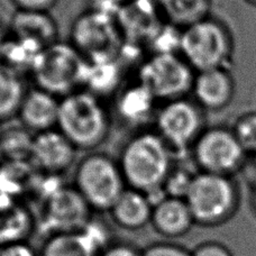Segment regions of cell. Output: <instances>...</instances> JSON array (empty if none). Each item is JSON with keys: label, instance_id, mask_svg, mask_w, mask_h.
<instances>
[{"label": "cell", "instance_id": "cell-17", "mask_svg": "<svg viewBox=\"0 0 256 256\" xmlns=\"http://www.w3.org/2000/svg\"><path fill=\"white\" fill-rule=\"evenodd\" d=\"M33 228L34 218L22 199L0 194V248L26 240Z\"/></svg>", "mask_w": 256, "mask_h": 256}, {"label": "cell", "instance_id": "cell-28", "mask_svg": "<svg viewBox=\"0 0 256 256\" xmlns=\"http://www.w3.org/2000/svg\"><path fill=\"white\" fill-rule=\"evenodd\" d=\"M194 176V174L188 171L173 168L170 176L166 181V184L163 186L164 191H166L168 196L186 199Z\"/></svg>", "mask_w": 256, "mask_h": 256}, {"label": "cell", "instance_id": "cell-19", "mask_svg": "<svg viewBox=\"0 0 256 256\" xmlns=\"http://www.w3.org/2000/svg\"><path fill=\"white\" fill-rule=\"evenodd\" d=\"M150 222L162 235L179 237L190 230L194 219L184 199L166 196L153 208Z\"/></svg>", "mask_w": 256, "mask_h": 256}, {"label": "cell", "instance_id": "cell-34", "mask_svg": "<svg viewBox=\"0 0 256 256\" xmlns=\"http://www.w3.org/2000/svg\"><path fill=\"white\" fill-rule=\"evenodd\" d=\"M8 38V32L4 30L2 26H0V58H2V48L4 42Z\"/></svg>", "mask_w": 256, "mask_h": 256}, {"label": "cell", "instance_id": "cell-7", "mask_svg": "<svg viewBox=\"0 0 256 256\" xmlns=\"http://www.w3.org/2000/svg\"><path fill=\"white\" fill-rule=\"evenodd\" d=\"M196 72L179 53H150L137 66L136 80L145 86L160 104L186 98Z\"/></svg>", "mask_w": 256, "mask_h": 256}, {"label": "cell", "instance_id": "cell-31", "mask_svg": "<svg viewBox=\"0 0 256 256\" xmlns=\"http://www.w3.org/2000/svg\"><path fill=\"white\" fill-rule=\"evenodd\" d=\"M0 256H40L26 240L16 242L0 248Z\"/></svg>", "mask_w": 256, "mask_h": 256}, {"label": "cell", "instance_id": "cell-4", "mask_svg": "<svg viewBox=\"0 0 256 256\" xmlns=\"http://www.w3.org/2000/svg\"><path fill=\"white\" fill-rule=\"evenodd\" d=\"M86 60L70 42H58L40 52L30 72L34 86L63 98L84 88Z\"/></svg>", "mask_w": 256, "mask_h": 256}, {"label": "cell", "instance_id": "cell-22", "mask_svg": "<svg viewBox=\"0 0 256 256\" xmlns=\"http://www.w3.org/2000/svg\"><path fill=\"white\" fill-rule=\"evenodd\" d=\"M163 20L180 28L208 17L212 0H153Z\"/></svg>", "mask_w": 256, "mask_h": 256}, {"label": "cell", "instance_id": "cell-6", "mask_svg": "<svg viewBox=\"0 0 256 256\" xmlns=\"http://www.w3.org/2000/svg\"><path fill=\"white\" fill-rule=\"evenodd\" d=\"M73 186L91 209L99 212H109L127 188L120 163L102 152H91L80 160Z\"/></svg>", "mask_w": 256, "mask_h": 256}, {"label": "cell", "instance_id": "cell-35", "mask_svg": "<svg viewBox=\"0 0 256 256\" xmlns=\"http://www.w3.org/2000/svg\"><path fill=\"white\" fill-rule=\"evenodd\" d=\"M112 2L114 4H118V6H120V7H122V6H124V4H126L136 2V0H112Z\"/></svg>", "mask_w": 256, "mask_h": 256}, {"label": "cell", "instance_id": "cell-21", "mask_svg": "<svg viewBox=\"0 0 256 256\" xmlns=\"http://www.w3.org/2000/svg\"><path fill=\"white\" fill-rule=\"evenodd\" d=\"M27 90L24 74L0 63V122L17 117Z\"/></svg>", "mask_w": 256, "mask_h": 256}, {"label": "cell", "instance_id": "cell-27", "mask_svg": "<svg viewBox=\"0 0 256 256\" xmlns=\"http://www.w3.org/2000/svg\"><path fill=\"white\" fill-rule=\"evenodd\" d=\"M82 237L99 255H102L110 246V234L102 222L90 220L79 230Z\"/></svg>", "mask_w": 256, "mask_h": 256}, {"label": "cell", "instance_id": "cell-26", "mask_svg": "<svg viewBox=\"0 0 256 256\" xmlns=\"http://www.w3.org/2000/svg\"><path fill=\"white\" fill-rule=\"evenodd\" d=\"M232 130L246 153L256 154V112L240 116Z\"/></svg>", "mask_w": 256, "mask_h": 256}, {"label": "cell", "instance_id": "cell-23", "mask_svg": "<svg viewBox=\"0 0 256 256\" xmlns=\"http://www.w3.org/2000/svg\"><path fill=\"white\" fill-rule=\"evenodd\" d=\"M34 135L20 122L17 126L2 127V132H0L2 158L4 161L10 162H30Z\"/></svg>", "mask_w": 256, "mask_h": 256}, {"label": "cell", "instance_id": "cell-10", "mask_svg": "<svg viewBox=\"0 0 256 256\" xmlns=\"http://www.w3.org/2000/svg\"><path fill=\"white\" fill-rule=\"evenodd\" d=\"M191 152L201 171L226 176L238 171L248 155L232 130L224 127L204 130Z\"/></svg>", "mask_w": 256, "mask_h": 256}, {"label": "cell", "instance_id": "cell-30", "mask_svg": "<svg viewBox=\"0 0 256 256\" xmlns=\"http://www.w3.org/2000/svg\"><path fill=\"white\" fill-rule=\"evenodd\" d=\"M16 10L51 12L56 6L58 0H10Z\"/></svg>", "mask_w": 256, "mask_h": 256}, {"label": "cell", "instance_id": "cell-29", "mask_svg": "<svg viewBox=\"0 0 256 256\" xmlns=\"http://www.w3.org/2000/svg\"><path fill=\"white\" fill-rule=\"evenodd\" d=\"M142 256H192L190 252L184 248L168 243H160L148 246Z\"/></svg>", "mask_w": 256, "mask_h": 256}, {"label": "cell", "instance_id": "cell-11", "mask_svg": "<svg viewBox=\"0 0 256 256\" xmlns=\"http://www.w3.org/2000/svg\"><path fill=\"white\" fill-rule=\"evenodd\" d=\"M40 230L48 236L81 230L91 219V207L74 186H62L42 201Z\"/></svg>", "mask_w": 256, "mask_h": 256}, {"label": "cell", "instance_id": "cell-13", "mask_svg": "<svg viewBox=\"0 0 256 256\" xmlns=\"http://www.w3.org/2000/svg\"><path fill=\"white\" fill-rule=\"evenodd\" d=\"M114 99V114L122 125L140 130L154 122L160 102L140 81L122 86Z\"/></svg>", "mask_w": 256, "mask_h": 256}, {"label": "cell", "instance_id": "cell-24", "mask_svg": "<svg viewBox=\"0 0 256 256\" xmlns=\"http://www.w3.org/2000/svg\"><path fill=\"white\" fill-rule=\"evenodd\" d=\"M42 50L43 48H40L38 45L15 38L8 33V38L2 48V58H0V63L14 68L22 74L24 73L30 74L36 58L38 56Z\"/></svg>", "mask_w": 256, "mask_h": 256}, {"label": "cell", "instance_id": "cell-8", "mask_svg": "<svg viewBox=\"0 0 256 256\" xmlns=\"http://www.w3.org/2000/svg\"><path fill=\"white\" fill-rule=\"evenodd\" d=\"M184 200L194 222L214 225L235 210L237 191L230 176L201 171L194 174Z\"/></svg>", "mask_w": 256, "mask_h": 256}, {"label": "cell", "instance_id": "cell-32", "mask_svg": "<svg viewBox=\"0 0 256 256\" xmlns=\"http://www.w3.org/2000/svg\"><path fill=\"white\" fill-rule=\"evenodd\" d=\"M192 256H232L230 250L219 243H206L196 248Z\"/></svg>", "mask_w": 256, "mask_h": 256}, {"label": "cell", "instance_id": "cell-1", "mask_svg": "<svg viewBox=\"0 0 256 256\" xmlns=\"http://www.w3.org/2000/svg\"><path fill=\"white\" fill-rule=\"evenodd\" d=\"M176 154L154 130H136L122 146L117 161L127 188L148 194L164 189Z\"/></svg>", "mask_w": 256, "mask_h": 256}, {"label": "cell", "instance_id": "cell-20", "mask_svg": "<svg viewBox=\"0 0 256 256\" xmlns=\"http://www.w3.org/2000/svg\"><path fill=\"white\" fill-rule=\"evenodd\" d=\"M122 68L120 58L97 62L86 61L84 88L104 100L115 96L122 86Z\"/></svg>", "mask_w": 256, "mask_h": 256}, {"label": "cell", "instance_id": "cell-12", "mask_svg": "<svg viewBox=\"0 0 256 256\" xmlns=\"http://www.w3.org/2000/svg\"><path fill=\"white\" fill-rule=\"evenodd\" d=\"M76 152V146L54 128L34 135L30 162L40 173L61 176L73 166Z\"/></svg>", "mask_w": 256, "mask_h": 256}, {"label": "cell", "instance_id": "cell-14", "mask_svg": "<svg viewBox=\"0 0 256 256\" xmlns=\"http://www.w3.org/2000/svg\"><path fill=\"white\" fill-rule=\"evenodd\" d=\"M191 94L202 109L220 112L230 106L235 94V82L228 68L198 72Z\"/></svg>", "mask_w": 256, "mask_h": 256}, {"label": "cell", "instance_id": "cell-15", "mask_svg": "<svg viewBox=\"0 0 256 256\" xmlns=\"http://www.w3.org/2000/svg\"><path fill=\"white\" fill-rule=\"evenodd\" d=\"M61 98L33 86L27 90L17 118L33 134L54 130L58 126Z\"/></svg>", "mask_w": 256, "mask_h": 256}, {"label": "cell", "instance_id": "cell-5", "mask_svg": "<svg viewBox=\"0 0 256 256\" xmlns=\"http://www.w3.org/2000/svg\"><path fill=\"white\" fill-rule=\"evenodd\" d=\"M88 62L120 58L126 40L117 16L88 8L73 20L70 40Z\"/></svg>", "mask_w": 256, "mask_h": 256}, {"label": "cell", "instance_id": "cell-36", "mask_svg": "<svg viewBox=\"0 0 256 256\" xmlns=\"http://www.w3.org/2000/svg\"><path fill=\"white\" fill-rule=\"evenodd\" d=\"M246 2H250V4H254V6H256V0H246Z\"/></svg>", "mask_w": 256, "mask_h": 256}, {"label": "cell", "instance_id": "cell-3", "mask_svg": "<svg viewBox=\"0 0 256 256\" xmlns=\"http://www.w3.org/2000/svg\"><path fill=\"white\" fill-rule=\"evenodd\" d=\"M179 54L196 73L214 68L230 70L234 42L227 27L208 16L182 28Z\"/></svg>", "mask_w": 256, "mask_h": 256}, {"label": "cell", "instance_id": "cell-25", "mask_svg": "<svg viewBox=\"0 0 256 256\" xmlns=\"http://www.w3.org/2000/svg\"><path fill=\"white\" fill-rule=\"evenodd\" d=\"M40 256H100L76 232L48 236Z\"/></svg>", "mask_w": 256, "mask_h": 256}, {"label": "cell", "instance_id": "cell-16", "mask_svg": "<svg viewBox=\"0 0 256 256\" xmlns=\"http://www.w3.org/2000/svg\"><path fill=\"white\" fill-rule=\"evenodd\" d=\"M8 33L38 45L40 48L58 40V22L48 12L16 10L10 20Z\"/></svg>", "mask_w": 256, "mask_h": 256}, {"label": "cell", "instance_id": "cell-37", "mask_svg": "<svg viewBox=\"0 0 256 256\" xmlns=\"http://www.w3.org/2000/svg\"><path fill=\"white\" fill-rule=\"evenodd\" d=\"M0 124H2V122H0ZM0 132H2V125H0Z\"/></svg>", "mask_w": 256, "mask_h": 256}, {"label": "cell", "instance_id": "cell-2", "mask_svg": "<svg viewBox=\"0 0 256 256\" xmlns=\"http://www.w3.org/2000/svg\"><path fill=\"white\" fill-rule=\"evenodd\" d=\"M112 116L106 102L86 89L61 98L56 128L76 150H94L107 140Z\"/></svg>", "mask_w": 256, "mask_h": 256}, {"label": "cell", "instance_id": "cell-33", "mask_svg": "<svg viewBox=\"0 0 256 256\" xmlns=\"http://www.w3.org/2000/svg\"><path fill=\"white\" fill-rule=\"evenodd\" d=\"M100 256H142V252L127 244L110 245Z\"/></svg>", "mask_w": 256, "mask_h": 256}, {"label": "cell", "instance_id": "cell-38", "mask_svg": "<svg viewBox=\"0 0 256 256\" xmlns=\"http://www.w3.org/2000/svg\"><path fill=\"white\" fill-rule=\"evenodd\" d=\"M255 201H256V192H255Z\"/></svg>", "mask_w": 256, "mask_h": 256}, {"label": "cell", "instance_id": "cell-18", "mask_svg": "<svg viewBox=\"0 0 256 256\" xmlns=\"http://www.w3.org/2000/svg\"><path fill=\"white\" fill-rule=\"evenodd\" d=\"M109 212L118 225L136 230L152 222L153 206L144 192L126 188Z\"/></svg>", "mask_w": 256, "mask_h": 256}, {"label": "cell", "instance_id": "cell-9", "mask_svg": "<svg viewBox=\"0 0 256 256\" xmlns=\"http://www.w3.org/2000/svg\"><path fill=\"white\" fill-rule=\"evenodd\" d=\"M201 109L198 104L188 98L172 100L158 107L153 130L176 155L191 150L204 130Z\"/></svg>", "mask_w": 256, "mask_h": 256}]
</instances>
